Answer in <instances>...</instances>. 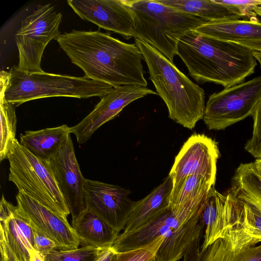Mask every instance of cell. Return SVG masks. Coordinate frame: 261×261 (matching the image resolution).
Masks as SVG:
<instances>
[{
  "mask_svg": "<svg viewBox=\"0 0 261 261\" xmlns=\"http://www.w3.org/2000/svg\"><path fill=\"white\" fill-rule=\"evenodd\" d=\"M56 40L71 62L89 79L113 87L147 86L143 55L135 43L122 42L100 29L73 30L61 34Z\"/></svg>",
  "mask_w": 261,
  "mask_h": 261,
  "instance_id": "cell-1",
  "label": "cell"
},
{
  "mask_svg": "<svg viewBox=\"0 0 261 261\" xmlns=\"http://www.w3.org/2000/svg\"><path fill=\"white\" fill-rule=\"evenodd\" d=\"M177 55L196 82L213 83L224 88L243 82L254 72L257 65L249 48L194 30L186 33L179 40Z\"/></svg>",
  "mask_w": 261,
  "mask_h": 261,
  "instance_id": "cell-2",
  "label": "cell"
},
{
  "mask_svg": "<svg viewBox=\"0 0 261 261\" xmlns=\"http://www.w3.org/2000/svg\"><path fill=\"white\" fill-rule=\"evenodd\" d=\"M140 49L157 94L163 100L169 117L189 129L203 119L205 103L204 90L193 82L153 46L138 38Z\"/></svg>",
  "mask_w": 261,
  "mask_h": 261,
  "instance_id": "cell-3",
  "label": "cell"
},
{
  "mask_svg": "<svg viewBox=\"0 0 261 261\" xmlns=\"http://www.w3.org/2000/svg\"><path fill=\"white\" fill-rule=\"evenodd\" d=\"M126 3L134 18L133 37L153 46L172 63L181 38L208 22L156 0H126Z\"/></svg>",
  "mask_w": 261,
  "mask_h": 261,
  "instance_id": "cell-4",
  "label": "cell"
},
{
  "mask_svg": "<svg viewBox=\"0 0 261 261\" xmlns=\"http://www.w3.org/2000/svg\"><path fill=\"white\" fill-rule=\"evenodd\" d=\"M6 99L15 105L43 98L69 97L87 98L102 97L112 90V86L89 79L46 72H28L13 66L10 71Z\"/></svg>",
  "mask_w": 261,
  "mask_h": 261,
  "instance_id": "cell-5",
  "label": "cell"
},
{
  "mask_svg": "<svg viewBox=\"0 0 261 261\" xmlns=\"http://www.w3.org/2000/svg\"><path fill=\"white\" fill-rule=\"evenodd\" d=\"M7 159L8 179L18 191L61 215L67 217L70 214L49 163L33 155L17 139Z\"/></svg>",
  "mask_w": 261,
  "mask_h": 261,
  "instance_id": "cell-6",
  "label": "cell"
},
{
  "mask_svg": "<svg viewBox=\"0 0 261 261\" xmlns=\"http://www.w3.org/2000/svg\"><path fill=\"white\" fill-rule=\"evenodd\" d=\"M62 14L51 4L39 5L21 21L20 28L15 34L19 61L17 66L28 72L43 71L41 67L44 50L53 39L61 34L59 25Z\"/></svg>",
  "mask_w": 261,
  "mask_h": 261,
  "instance_id": "cell-7",
  "label": "cell"
},
{
  "mask_svg": "<svg viewBox=\"0 0 261 261\" xmlns=\"http://www.w3.org/2000/svg\"><path fill=\"white\" fill-rule=\"evenodd\" d=\"M261 100V76L211 95L203 120L210 130H222L251 116Z\"/></svg>",
  "mask_w": 261,
  "mask_h": 261,
  "instance_id": "cell-8",
  "label": "cell"
},
{
  "mask_svg": "<svg viewBox=\"0 0 261 261\" xmlns=\"http://www.w3.org/2000/svg\"><path fill=\"white\" fill-rule=\"evenodd\" d=\"M219 156L215 140L204 134L191 136L176 156L169 172L173 188L191 175H202L215 186Z\"/></svg>",
  "mask_w": 261,
  "mask_h": 261,
  "instance_id": "cell-9",
  "label": "cell"
},
{
  "mask_svg": "<svg viewBox=\"0 0 261 261\" xmlns=\"http://www.w3.org/2000/svg\"><path fill=\"white\" fill-rule=\"evenodd\" d=\"M84 191L86 208L119 232L124 229L136 203L129 199L128 190L86 178Z\"/></svg>",
  "mask_w": 261,
  "mask_h": 261,
  "instance_id": "cell-10",
  "label": "cell"
},
{
  "mask_svg": "<svg viewBox=\"0 0 261 261\" xmlns=\"http://www.w3.org/2000/svg\"><path fill=\"white\" fill-rule=\"evenodd\" d=\"M149 94L158 95L146 87L128 85L113 87L101 97L87 116L69 128L70 132L75 136L79 144H84L98 128L115 117L124 107Z\"/></svg>",
  "mask_w": 261,
  "mask_h": 261,
  "instance_id": "cell-11",
  "label": "cell"
},
{
  "mask_svg": "<svg viewBox=\"0 0 261 261\" xmlns=\"http://www.w3.org/2000/svg\"><path fill=\"white\" fill-rule=\"evenodd\" d=\"M67 3L82 19L126 39L134 36V18L126 0H68Z\"/></svg>",
  "mask_w": 261,
  "mask_h": 261,
  "instance_id": "cell-12",
  "label": "cell"
},
{
  "mask_svg": "<svg viewBox=\"0 0 261 261\" xmlns=\"http://www.w3.org/2000/svg\"><path fill=\"white\" fill-rule=\"evenodd\" d=\"M16 199L17 205L29 219L32 226L55 242L58 249L79 248L80 240L66 217L54 212L22 192L18 191Z\"/></svg>",
  "mask_w": 261,
  "mask_h": 261,
  "instance_id": "cell-13",
  "label": "cell"
},
{
  "mask_svg": "<svg viewBox=\"0 0 261 261\" xmlns=\"http://www.w3.org/2000/svg\"><path fill=\"white\" fill-rule=\"evenodd\" d=\"M49 164L73 222L86 209V178L80 170L70 135Z\"/></svg>",
  "mask_w": 261,
  "mask_h": 261,
  "instance_id": "cell-14",
  "label": "cell"
},
{
  "mask_svg": "<svg viewBox=\"0 0 261 261\" xmlns=\"http://www.w3.org/2000/svg\"><path fill=\"white\" fill-rule=\"evenodd\" d=\"M195 214L191 207L186 206L175 212L169 208L138 229L119 234L112 248L115 252H121L142 247L159 237H167L172 230L186 224Z\"/></svg>",
  "mask_w": 261,
  "mask_h": 261,
  "instance_id": "cell-15",
  "label": "cell"
},
{
  "mask_svg": "<svg viewBox=\"0 0 261 261\" xmlns=\"http://www.w3.org/2000/svg\"><path fill=\"white\" fill-rule=\"evenodd\" d=\"M0 231L4 234L16 261H30L34 249V233L30 222L21 208L6 200L0 204Z\"/></svg>",
  "mask_w": 261,
  "mask_h": 261,
  "instance_id": "cell-16",
  "label": "cell"
},
{
  "mask_svg": "<svg viewBox=\"0 0 261 261\" xmlns=\"http://www.w3.org/2000/svg\"><path fill=\"white\" fill-rule=\"evenodd\" d=\"M172 189L173 180L168 175L147 196L136 201L122 233H127L138 229L169 210Z\"/></svg>",
  "mask_w": 261,
  "mask_h": 261,
  "instance_id": "cell-17",
  "label": "cell"
},
{
  "mask_svg": "<svg viewBox=\"0 0 261 261\" xmlns=\"http://www.w3.org/2000/svg\"><path fill=\"white\" fill-rule=\"evenodd\" d=\"M194 31L228 42L261 41V22L257 18L208 21Z\"/></svg>",
  "mask_w": 261,
  "mask_h": 261,
  "instance_id": "cell-18",
  "label": "cell"
},
{
  "mask_svg": "<svg viewBox=\"0 0 261 261\" xmlns=\"http://www.w3.org/2000/svg\"><path fill=\"white\" fill-rule=\"evenodd\" d=\"M69 128L63 124L38 130H27L20 135V143L36 157L49 163L70 135Z\"/></svg>",
  "mask_w": 261,
  "mask_h": 261,
  "instance_id": "cell-19",
  "label": "cell"
},
{
  "mask_svg": "<svg viewBox=\"0 0 261 261\" xmlns=\"http://www.w3.org/2000/svg\"><path fill=\"white\" fill-rule=\"evenodd\" d=\"M201 208L188 222L174 228L165 238L154 261H178L183 257L189 244L203 232L204 226L200 219Z\"/></svg>",
  "mask_w": 261,
  "mask_h": 261,
  "instance_id": "cell-20",
  "label": "cell"
},
{
  "mask_svg": "<svg viewBox=\"0 0 261 261\" xmlns=\"http://www.w3.org/2000/svg\"><path fill=\"white\" fill-rule=\"evenodd\" d=\"M72 224L81 243L84 245L100 248L112 247L119 233L87 208Z\"/></svg>",
  "mask_w": 261,
  "mask_h": 261,
  "instance_id": "cell-21",
  "label": "cell"
},
{
  "mask_svg": "<svg viewBox=\"0 0 261 261\" xmlns=\"http://www.w3.org/2000/svg\"><path fill=\"white\" fill-rule=\"evenodd\" d=\"M227 194L223 195L214 186L209 191L200 212V219L204 226L203 242L200 247L204 250L219 239L227 201Z\"/></svg>",
  "mask_w": 261,
  "mask_h": 261,
  "instance_id": "cell-22",
  "label": "cell"
},
{
  "mask_svg": "<svg viewBox=\"0 0 261 261\" xmlns=\"http://www.w3.org/2000/svg\"><path fill=\"white\" fill-rule=\"evenodd\" d=\"M178 10L205 19L208 21L237 20L243 18L232 8L215 0H156Z\"/></svg>",
  "mask_w": 261,
  "mask_h": 261,
  "instance_id": "cell-23",
  "label": "cell"
},
{
  "mask_svg": "<svg viewBox=\"0 0 261 261\" xmlns=\"http://www.w3.org/2000/svg\"><path fill=\"white\" fill-rule=\"evenodd\" d=\"M209 180L202 175L187 176L173 188L169 198V209L177 212L194 200L205 196L212 187Z\"/></svg>",
  "mask_w": 261,
  "mask_h": 261,
  "instance_id": "cell-24",
  "label": "cell"
},
{
  "mask_svg": "<svg viewBox=\"0 0 261 261\" xmlns=\"http://www.w3.org/2000/svg\"><path fill=\"white\" fill-rule=\"evenodd\" d=\"M200 253V261H261V244L234 250L218 239Z\"/></svg>",
  "mask_w": 261,
  "mask_h": 261,
  "instance_id": "cell-25",
  "label": "cell"
},
{
  "mask_svg": "<svg viewBox=\"0 0 261 261\" xmlns=\"http://www.w3.org/2000/svg\"><path fill=\"white\" fill-rule=\"evenodd\" d=\"M0 98V161L2 162L8 159L16 140L17 118L15 105L6 99L4 91H1Z\"/></svg>",
  "mask_w": 261,
  "mask_h": 261,
  "instance_id": "cell-26",
  "label": "cell"
},
{
  "mask_svg": "<svg viewBox=\"0 0 261 261\" xmlns=\"http://www.w3.org/2000/svg\"><path fill=\"white\" fill-rule=\"evenodd\" d=\"M102 248L84 245L74 249H56L45 256V261H96Z\"/></svg>",
  "mask_w": 261,
  "mask_h": 261,
  "instance_id": "cell-27",
  "label": "cell"
},
{
  "mask_svg": "<svg viewBox=\"0 0 261 261\" xmlns=\"http://www.w3.org/2000/svg\"><path fill=\"white\" fill-rule=\"evenodd\" d=\"M165 237H159L148 244L138 249L116 252L113 261H152Z\"/></svg>",
  "mask_w": 261,
  "mask_h": 261,
  "instance_id": "cell-28",
  "label": "cell"
},
{
  "mask_svg": "<svg viewBox=\"0 0 261 261\" xmlns=\"http://www.w3.org/2000/svg\"><path fill=\"white\" fill-rule=\"evenodd\" d=\"M251 116L253 119V131L245 149L253 157L259 159L261 156V100Z\"/></svg>",
  "mask_w": 261,
  "mask_h": 261,
  "instance_id": "cell-29",
  "label": "cell"
},
{
  "mask_svg": "<svg viewBox=\"0 0 261 261\" xmlns=\"http://www.w3.org/2000/svg\"><path fill=\"white\" fill-rule=\"evenodd\" d=\"M222 5L234 9L243 17L257 18L253 9L255 7H261V0H215Z\"/></svg>",
  "mask_w": 261,
  "mask_h": 261,
  "instance_id": "cell-30",
  "label": "cell"
},
{
  "mask_svg": "<svg viewBox=\"0 0 261 261\" xmlns=\"http://www.w3.org/2000/svg\"><path fill=\"white\" fill-rule=\"evenodd\" d=\"M34 233V249L45 256L50 252L58 249L57 244L35 228L32 227Z\"/></svg>",
  "mask_w": 261,
  "mask_h": 261,
  "instance_id": "cell-31",
  "label": "cell"
},
{
  "mask_svg": "<svg viewBox=\"0 0 261 261\" xmlns=\"http://www.w3.org/2000/svg\"><path fill=\"white\" fill-rule=\"evenodd\" d=\"M203 233L198 236L188 246L183 255V261H200V241Z\"/></svg>",
  "mask_w": 261,
  "mask_h": 261,
  "instance_id": "cell-32",
  "label": "cell"
},
{
  "mask_svg": "<svg viewBox=\"0 0 261 261\" xmlns=\"http://www.w3.org/2000/svg\"><path fill=\"white\" fill-rule=\"evenodd\" d=\"M0 251L1 261H16L15 256L8 244L4 234L1 231Z\"/></svg>",
  "mask_w": 261,
  "mask_h": 261,
  "instance_id": "cell-33",
  "label": "cell"
},
{
  "mask_svg": "<svg viewBox=\"0 0 261 261\" xmlns=\"http://www.w3.org/2000/svg\"><path fill=\"white\" fill-rule=\"evenodd\" d=\"M115 253L112 247L102 248L96 261H113Z\"/></svg>",
  "mask_w": 261,
  "mask_h": 261,
  "instance_id": "cell-34",
  "label": "cell"
},
{
  "mask_svg": "<svg viewBox=\"0 0 261 261\" xmlns=\"http://www.w3.org/2000/svg\"><path fill=\"white\" fill-rule=\"evenodd\" d=\"M235 43L244 45L252 50L261 52V41H243Z\"/></svg>",
  "mask_w": 261,
  "mask_h": 261,
  "instance_id": "cell-35",
  "label": "cell"
},
{
  "mask_svg": "<svg viewBox=\"0 0 261 261\" xmlns=\"http://www.w3.org/2000/svg\"><path fill=\"white\" fill-rule=\"evenodd\" d=\"M30 261H45V256L33 249L30 252Z\"/></svg>",
  "mask_w": 261,
  "mask_h": 261,
  "instance_id": "cell-36",
  "label": "cell"
},
{
  "mask_svg": "<svg viewBox=\"0 0 261 261\" xmlns=\"http://www.w3.org/2000/svg\"><path fill=\"white\" fill-rule=\"evenodd\" d=\"M253 163L258 174L261 177V158L256 159Z\"/></svg>",
  "mask_w": 261,
  "mask_h": 261,
  "instance_id": "cell-37",
  "label": "cell"
},
{
  "mask_svg": "<svg viewBox=\"0 0 261 261\" xmlns=\"http://www.w3.org/2000/svg\"><path fill=\"white\" fill-rule=\"evenodd\" d=\"M253 11L256 15L261 17V7H255L253 8Z\"/></svg>",
  "mask_w": 261,
  "mask_h": 261,
  "instance_id": "cell-38",
  "label": "cell"
},
{
  "mask_svg": "<svg viewBox=\"0 0 261 261\" xmlns=\"http://www.w3.org/2000/svg\"><path fill=\"white\" fill-rule=\"evenodd\" d=\"M152 261H154V259L153 260H152Z\"/></svg>",
  "mask_w": 261,
  "mask_h": 261,
  "instance_id": "cell-39",
  "label": "cell"
},
{
  "mask_svg": "<svg viewBox=\"0 0 261 261\" xmlns=\"http://www.w3.org/2000/svg\"><path fill=\"white\" fill-rule=\"evenodd\" d=\"M260 158H261V156H260Z\"/></svg>",
  "mask_w": 261,
  "mask_h": 261,
  "instance_id": "cell-40",
  "label": "cell"
}]
</instances>
